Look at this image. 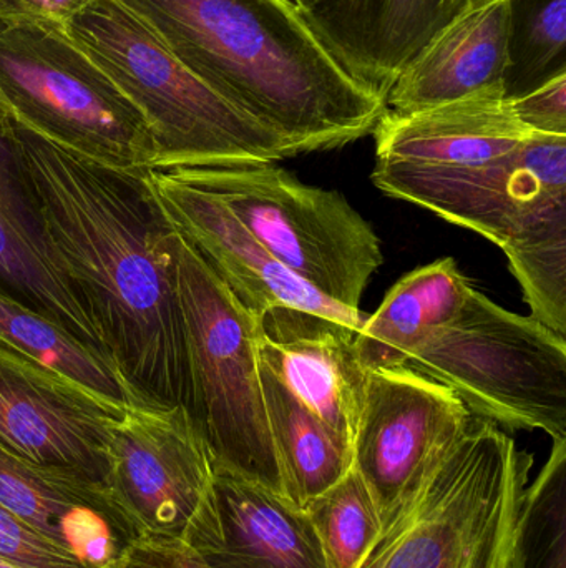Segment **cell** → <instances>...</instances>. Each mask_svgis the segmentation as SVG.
I'll return each mask as SVG.
<instances>
[{"label": "cell", "mask_w": 566, "mask_h": 568, "mask_svg": "<svg viewBox=\"0 0 566 568\" xmlns=\"http://www.w3.org/2000/svg\"><path fill=\"white\" fill-rule=\"evenodd\" d=\"M356 333L319 314L279 310L263 317L258 334L259 357L351 450L369 377Z\"/></svg>", "instance_id": "9a60e30c"}, {"label": "cell", "mask_w": 566, "mask_h": 568, "mask_svg": "<svg viewBox=\"0 0 566 568\" xmlns=\"http://www.w3.org/2000/svg\"><path fill=\"white\" fill-rule=\"evenodd\" d=\"M216 466L185 406L132 407L110 444L109 490L138 539L199 549L215 534Z\"/></svg>", "instance_id": "30bf717a"}, {"label": "cell", "mask_w": 566, "mask_h": 568, "mask_svg": "<svg viewBox=\"0 0 566 568\" xmlns=\"http://www.w3.org/2000/svg\"><path fill=\"white\" fill-rule=\"evenodd\" d=\"M116 568H209L178 540L136 539L116 560Z\"/></svg>", "instance_id": "f546056e"}, {"label": "cell", "mask_w": 566, "mask_h": 568, "mask_svg": "<svg viewBox=\"0 0 566 568\" xmlns=\"http://www.w3.org/2000/svg\"><path fill=\"white\" fill-rule=\"evenodd\" d=\"M0 339L113 403L130 409L156 406L126 379L109 354L83 343L55 321L2 290Z\"/></svg>", "instance_id": "603a6c76"}, {"label": "cell", "mask_w": 566, "mask_h": 568, "mask_svg": "<svg viewBox=\"0 0 566 568\" xmlns=\"http://www.w3.org/2000/svg\"><path fill=\"white\" fill-rule=\"evenodd\" d=\"M532 317L566 337V220L505 246Z\"/></svg>", "instance_id": "4316f807"}, {"label": "cell", "mask_w": 566, "mask_h": 568, "mask_svg": "<svg viewBox=\"0 0 566 568\" xmlns=\"http://www.w3.org/2000/svg\"><path fill=\"white\" fill-rule=\"evenodd\" d=\"M511 0L462 7L399 73L385 99L391 112L411 113L478 93H504Z\"/></svg>", "instance_id": "e0dca14e"}, {"label": "cell", "mask_w": 566, "mask_h": 568, "mask_svg": "<svg viewBox=\"0 0 566 568\" xmlns=\"http://www.w3.org/2000/svg\"><path fill=\"white\" fill-rule=\"evenodd\" d=\"M372 182L505 248L566 220V136L534 133L508 155L472 166L375 163Z\"/></svg>", "instance_id": "9c48e42d"}, {"label": "cell", "mask_w": 566, "mask_h": 568, "mask_svg": "<svg viewBox=\"0 0 566 568\" xmlns=\"http://www.w3.org/2000/svg\"><path fill=\"white\" fill-rule=\"evenodd\" d=\"M566 73V0H511L505 97Z\"/></svg>", "instance_id": "cb8c5ba5"}, {"label": "cell", "mask_w": 566, "mask_h": 568, "mask_svg": "<svg viewBox=\"0 0 566 568\" xmlns=\"http://www.w3.org/2000/svg\"><path fill=\"white\" fill-rule=\"evenodd\" d=\"M130 407L0 339V447L109 489L110 444Z\"/></svg>", "instance_id": "7c38bea8"}, {"label": "cell", "mask_w": 566, "mask_h": 568, "mask_svg": "<svg viewBox=\"0 0 566 568\" xmlns=\"http://www.w3.org/2000/svg\"><path fill=\"white\" fill-rule=\"evenodd\" d=\"M469 2H475V0H459V10H461L462 7L467 6Z\"/></svg>", "instance_id": "d6a6232c"}, {"label": "cell", "mask_w": 566, "mask_h": 568, "mask_svg": "<svg viewBox=\"0 0 566 568\" xmlns=\"http://www.w3.org/2000/svg\"><path fill=\"white\" fill-rule=\"evenodd\" d=\"M372 133L375 163L445 169L501 159L534 135L504 93H478L411 113L385 110Z\"/></svg>", "instance_id": "ac0fdd59"}, {"label": "cell", "mask_w": 566, "mask_h": 568, "mask_svg": "<svg viewBox=\"0 0 566 568\" xmlns=\"http://www.w3.org/2000/svg\"><path fill=\"white\" fill-rule=\"evenodd\" d=\"M0 504L89 567L116 564L138 539L109 489L27 463L2 447Z\"/></svg>", "instance_id": "2e32d148"}, {"label": "cell", "mask_w": 566, "mask_h": 568, "mask_svg": "<svg viewBox=\"0 0 566 568\" xmlns=\"http://www.w3.org/2000/svg\"><path fill=\"white\" fill-rule=\"evenodd\" d=\"M12 152L43 245L110 356L153 404H188L176 239L146 185L13 119Z\"/></svg>", "instance_id": "6da1fadb"}, {"label": "cell", "mask_w": 566, "mask_h": 568, "mask_svg": "<svg viewBox=\"0 0 566 568\" xmlns=\"http://www.w3.org/2000/svg\"><path fill=\"white\" fill-rule=\"evenodd\" d=\"M176 300L188 374L186 410L216 469L288 499L259 377L261 321L238 303L179 233Z\"/></svg>", "instance_id": "277c9868"}, {"label": "cell", "mask_w": 566, "mask_h": 568, "mask_svg": "<svg viewBox=\"0 0 566 568\" xmlns=\"http://www.w3.org/2000/svg\"><path fill=\"white\" fill-rule=\"evenodd\" d=\"M263 399L288 499L305 509L352 467V450L259 357Z\"/></svg>", "instance_id": "7402d4cb"}, {"label": "cell", "mask_w": 566, "mask_h": 568, "mask_svg": "<svg viewBox=\"0 0 566 568\" xmlns=\"http://www.w3.org/2000/svg\"><path fill=\"white\" fill-rule=\"evenodd\" d=\"M362 89L388 99L405 65L459 12V0H291Z\"/></svg>", "instance_id": "5bb4252c"}, {"label": "cell", "mask_w": 566, "mask_h": 568, "mask_svg": "<svg viewBox=\"0 0 566 568\" xmlns=\"http://www.w3.org/2000/svg\"><path fill=\"white\" fill-rule=\"evenodd\" d=\"M213 490L215 534L195 550L209 568H331L301 507L226 470Z\"/></svg>", "instance_id": "d6986e66"}, {"label": "cell", "mask_w": 566, "mask_h": 568, "mask_svg": "<svg viewBox=\"0 0 566 568\" xmlns=\"http://www.w3.org/2000/svg\"><path fill=\"white\" fill-rule=\"evenodd\" d=\"M534 464L497 424L472 416L359 568H511Z\"/></svg>", "instance_id": "5b68a950"}, {"label": "cell", "mask_w": 566, "mask_h": 568, "mask_svg": "<svg viewBox=\"0 0 566 568\" xmlns=\"http://www.w3.org/2000/svg\"><path fill=\"white\" fill-rule=\"evenodd\" d=\"M508 103L522 125L531 132L566 136V73L524 95L508 99Z\"/></svg>", "instance_id": "f1b7e54d"}, {"label": "cell", "mask_w": 566, "mask_h": 568, "mask_svg": "<svg viewBox=\"0 0 566 568\" xmlns=\"http://www.w3.org/2000/svg\"><path fill=\"white\" fill-rule=\"evenodd\" d=\"M206 87L296 155L374 132L384 100L341 69L291 0H115Z\"/></svg>", "instance_id": "7a4b0ae2"}, {"label": "cell", "mask_w": 566, "mask_h": 568, "mask_svg": "<svg viewBox=\"0 0 566 568\" xmlns=\"http://www.w3.org/2000/svg\"><path fill=\"white\" fill-rule=\"evenodd\" d=\"M95 0H0V22L39 20L66 26Z\"/></svg>", "instance_id": "4dcf8cb0"}, {"label": "cell", "mask_w": 566, "mask_h": 568, "mask_svg": "<svg viewBox=\"0 0 566 568\" xmlns=\"http://www.w3.org/2000/svg\"><path fill=\"white\" fill-rule=\"evenodd\" d=\"M511 568H566V439L525 490Z\"/></svg>", "instance_id": "484cf974"}, {"label": "cell", "mask_w": 566, "mask_h": 568, "mask_svg": "<svg viewBox=\"0 0 566 568\" xmlns=\"http://www.w3.org/2000/svg\"><path fill=\"white\" fill-rule=\"evenodd\" d=\"M165 172L218 199L299 282L361 313L362 294L384 256L372 226L341 193L306 185L276 163Z\"/></svg>", "instance_id": "52a82bcc"}, {"label": "cell", "mask_w": 566, "mask_h": 568, "mask_svg": "<svg viewBox=\"0 0 566 568\" xmlns=\"http://www.w3.org/2000/svg\"><path fill=\"white\" fill-rule=\"evenodd\" d=\"M405 367L444 384L478 419L566 439L565 336L474 286Z\"/></svg>", "instance_id": "8992f818"}, {"label": "cell", "mask_w": 566, "mask_h": 568, "mask_svg": "<svg viewBox=\"0 0 566 568\" xmlns=\"http://www.w3.org/2000/svg\"><path fill=\"white\" fill-rule=\"evenodd\" d=\"M472 414L444 384L409 367L369 371L352 467L371 493L382 532L464 436Z\"/></svg>", "instance_id": "8fae6325"}, {"label": "cell", "mask_w": 566, "mask_h": 568, "mask_svg": "<svg viewBox=\"0 0 566 568\" xmlns=\"http://www.w3.org/2000/svg\"><path fill=\"white\" fill-rule=\"evenodd\" d=\"M152 130V169L276 163L291 145L196 79L165 43L115 0H95L65 26Z\"/></svg>", "instance_id": "3957f363"}, {"label": "cell", "mask_w": 566, "mask_h": 568, "mask_svg": "<svg viewBox=\"0 0 566 568\" xmlns=\"http://www.w3.org/2000/svg\"><path fill=\"white\" fill-rule=\"evenodd\" d=\"M0 568H17L12 566V564L6 562V560L0 559ZM102 568H116V564H112V566H106Z\"/></svg>", "instance_id": "1f68e13d"}, {"label": "cell", "mask_w": 566, "mask_h": 568, "mask_svg": "<svg viewBox=\"0 0 566 568\" xmlns=\"http://www.w3.org/2000/svg\"><path fill=\"white\" fill-rule=\"evenodd\" d=\"M0 559L17 568H93L40 536L0 504Z\"/></svg>", "instance_id": "83f0119b"}, {"label": "cell", "mask_w": 566, "mask_h": 568, "mask_svg": "<svg viewBox=\"0 0 566 568\" xmlns=\"http://www.w3.org/2000/svg\"><path fill=\"white\" fill-rule=\"evenodd\" d=\"M12 129V113L0 99V290L109 354L99 327L56 272L43 245L35 213L17 173Z\"/></svg>", "instance_id": "ffe728a7"}, {"label": "cell", "mask_w": 566, "mask_h": 568, "mask_svg": "<svg viewBox=\"0 0 566 568\" xmlns=\"http://www.w3.org/2000/svg\"><path fill=\"white\" fill-rule=\"evenodd\" d=\"M471 286L454 258L438 260L399 280L356 333L362 366H405L414 351L461 310Z\"/></svg>", "instance_id": "44dd1931"}, {"label": "cell", "mask_w": 566, "mask_h": 568, "mask_svg": "<svg viewBox=\"0 0 566 568\" xmlns=\"http://www.w3.org/2000/svg\"><path fill=\"white\" fill-rule=\"evenodd\" d=\"M331 568H359L382 534L381 519L354 467L305 506Z\"/></svg>", "instance_id": "d4e9b609"}, {"label": "cell", "mask_w": 566, "mask_h": 568, "mask_svg": "<svg viewBox=\"0 0 566 568\" xmlns=\"http://www.w3.org/2000/svg\"><path fill=\"white\" fill-rule=\"evenodd\" d=\"M143 176L173 229L253 316L261 321L279 310L306 311L359 331L361 313L344 310L299 282L218 199L165 170L148 169Z\"/></svg>", "instance_id": "4fadbf2b"}, {"label": "cell", "mask_w": 566, "mask_h": 568, "mask_svg": "<svg viewBox=\"0 0 566 568\" xmlns=\"http://www.w3.org/2000/svg\"><path fill=\"white\" fill-rule=\"evenodd\" d=\"M0 99L17 122L80 155L122 170L155 163L148 123L65 26L0 22Z\"/></svg>", "instance_id": "ba28073f"}]
</instances>
